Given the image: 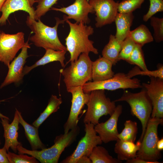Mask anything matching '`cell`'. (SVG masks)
Here are the masks:
<instances>
[{
  "instance_id": "obj_20",
  "label": "cell",
  "mask_w": 163,
  "mask_h": 163,
  "mask_svg": "<svg viewBox=\"0 0 163 163\" xmlns=\"http://www.w3.org/2000/svg\"><path fill=\"white\" fill-rule=\"evenodd\" d=\"M116 141L114 151L118 160L126 161L137 157V153L140 148V141L138 140L136 144L119 139Z\"/></svg>"
},
{
  "instance_id": "obj_12",
  "label": "cell",
  "mask_w": 163,
  "mask_h": 163,
  "mask_svg": "<svg viewBox=\"0 0 163 163\" xmlns=\"http://www.w3.org/2000/svg\"><path fill=\"white\" fill-rule=\"evenodd\" d=\"M96 15L95 26L100 28L112 24L118 12V2L114 0H89Z\"/></svg>"
},
{
  "instance_id": "obj_35",
  "label": "cell",
  "mask_w": 163,
  "mask_h": 163,
  "mask_svg": "<svg viewBox=\"0 0 163 163\" xmlns=\"http://www.w3.org/2000/svg\"><path fill=\"white\" fill-rule=\"evenodd\" d=\"M7 157L9 163H37L39 162L34 157L29 156L24 154L17 155L8 151Z\"/></svg>"
},
{
  "instance_id": "obj_25",
  "label": "cell",
  "mask_w": 163,
  "mask_h": 163,
  "mask_svg": "<svg viewBox=\"0 0 163 163\" xmlns=\"http://www.w3.org/2000/svg\"><path fill=\"white\" fill-rule=\"evenodd\" d=\"M128 36L137 45L142 47L145 44L154 40L153 37L148 28L142 24L130 31Z\"/></svg>"
},
{
  "instance_id": "obj_17",
  "label": "cell",
  "mask_w": 163,
  "mask_h": 163,
  "mask_svg": "<svg viewBox=\"0 0 163 163\" xmlns=\"http://www.w3.org/2000/svg\"><path fill=\"white\" fill-rule=\"evenodd\" d=\"M15 110L14 118L11 123H9V119L3 118L1 119L4 130L5 143L4 146L7 151L10 148L16 153L17 151V146L21 143L18 141V130L19 123L18 110L16 108Z\"/></svg>"
},
{
  "instance_id": "obj_2",
  "label": "cell",
  "mask_w": 163,
  "mask_h": 163,
  "mask_svg": "<svg viewBox=\"0 0 163 163\" xmlns=\"http://www.w3.org/2000/svg\"><path fill=\"white\" fill-rule=\"evenodd\" d=\"M55 19V25L50 27L44 24L40 19L37 21L27 16L26 24L34 33L30 37V40L36 46L43 48L45 50L51 49L67 51L66 46L60 41L57 33L59 25L64 24L65 21L58 18H56Z\"/></svg>"
},
{
  "instance_id": "obj_19",
  "label": "cell",
  "mask_w": 163,
  "mask_h": 163,
  "mask_svg": "<svg viewBox=\"0 0 163 163\" xmlns=\"http://www.w3.org/2000/svg\"><path fill=\"white\" fill-rule=\"evenodd\" d=\"M113 65L111 61L100 56L96 60L92 61L91 77L93 81H101L112 78L114 74L112 69Z\"/></svg>"
},
{
  "instance_id": "obj_22",
  "label": "cell",
  "mask_w": 163,
  "mask_h": 163,
  "mask_svg": "<svg viewBox=\"0 0 163 163\" xmlns=\"http://www.w3.org/2000/svg\"><path fill=\"white\" fill-rule=\"evenodd\" d=\"M134 18L133 13H117L114 21L116 27L115 36L118 39L123 41L128 36Z\"/></svg>"
},
{
  "instance_id": "obj_46",
  "label": "cell",
  "mask_w": 163,
  "mask_h": 163,
  "mask_svg": "<svg viewBox=\"0 0 163 163\" xmlns=\"http://www.w3.org/2000/svg\"><path fill=\"white\" fill-rule=\"evenodd\" d=\"M87 1H89V0H87Z\"/></svg>"
},
{
  "instance_id": "obj_32",
  "label": "cell",
  "mask_w": 163,
  "mask_h": 163,
  "mask_svg": "<svg viewBox=\"0 0 163 163\" xmlns=\"http://www.w3.org/2000/svg\"><path fill=\"white\" fill-rule=\"evenodd\" d=\"M59 0H36L38 5L35 10V19L37 21L50 10Z\"/></svg>"
},
{
  "instance_id": "obj_31",
  "label": "cell",
  "mask_w": 163,
  "mask_h": 163,
  "mask_svg": "<svg viewBox=\"0 0 163 163\" xmlns=\"http://www.w3.org/2000/svg\"><path fill=\"white\" fill-rule=\"evenodd\" d=\"M145 0H122L118 2V12L120 13H133L141 8Z\"/></svg>"
},
{
  "instance_id": "obj_8",
  "label": "cell",
  "mask_w": 163,
  "mask_h": 163,
  "mask_svg": "<svg viewBox=\"0 0 163 163\" xmlns=\"http://www.w3.org/2000/svg\"><path fill=\"white\" fill-rule=\"evenodd\" d=\"M142 88L140 80L136 78H130L123 72L114 74L112 78L102 81L88 82L82 87L84 92L86 93L97 90L114 91L119 89H135Z\"/></svg>"
},
{
  "instance_id": "obj_6",
  "label": "cell",
  "mask_w": 163,
  "mask_h": 163,
  "mask_svg": "<svg viewBox=\"0 0 163 163\" xmlns=\"http://www.w3.org/2000/svg\"><path fill=\"white\" fill-rule=\"evenodd\" d=\"M163 123V118L151 117L149 119L139 149L137 153V157L151 163H159L158 160L161 157V151L157 147L158 140V129Z\"/></svg>"
},
{
  "instance_id": "obj_39",
  "label": "cell",
  "mask_w": 163,
  "mask_h": 163,
  "mask_svg": "<svg viewBox=\"0 0 163 163\" xmlns=\"http://www.w3.org/2000/svg\"><path fill=\"white\" fill-rule=\"evenodd\" d=\"M77 163H92L89 157L83 156L79 158Z\"/></svg>"
},
{
  "instance_id": "obj_3",
  "label": "cell",
  "mask_w": 163,
  "mask_h": 163,
  "mask_svg": "<svg viewBox=\"0 0 163 163\" xmlns=\"http://www.w3.org/2000/svg\"><path fill=\"white\" fill-rule=\"evenodd\" d=\"M79 131L80 128L77 126L68 133L57 136L51 147L40 150L27 149L21 144L17 147L18 153L33 156L42 163H57L62 153L74 141Z\"/></svg>"
},
{
  "instance_id": "obj_42",
  "label": "cell",
  "mask_w": 163,
  "mask_h": 163,
  "mask_svg": "<svg viewBox=\"0 0 163 163\" xmlns=\"http://www.w3.org/2000/svg\"><path fill=\"white\" fill-rule=\"evenodd\" d=\"M6 0H0V12Z\"/></svg>"
},
{
  "instance_id": "obj_18",
  "label": "cell",
  "mask_w": 163,
  "mask_h": 163,
  "mask_svg": "<svg viewBox=\"0 0 163 163\" xmlns=\"http://www.w3.org/2000/svg\"><path fill=\"white\" fill-rule=\"evenodd\" d=\"M35 10L30 5L29 0H6L1 10L0 25H5L10 15L18 11L27 12L30 18L35 20Z\"/></svg>"
},
{
  "instance_id": "obj_15",
  "label": "cell",
  "mask_w": 163,
  "mask_h": 163,
  "mask_svg": "<svg viewBox=\"0 0 163 163\" xmlns=\"http://www.w3.org/2000/svg\"><path fill=\"white\" fill-rule=\"evenodd\" d=\"M123 109L122 105H118L107 120L94 125V129L103 142L106 143L118 139L117 123Z\"/></svg>"
},
{
  "instance_id": "obj_43",
  "label": "cell",
  "mask_w": 163,
  "mask_h": 163,
  "mask_svg": "<svg viewBox=\"0 0 163 163\" xmlns=\"http://www.w3.org/2000/svg\"><path fill=\"white\" fill-rule=\"evenodd\" d=\"M29 1L30 5L32 7L34 4L37 2L36 0H29Z\"/></svg>"
},
{
  "instance_id": "obj_5",
  "label": "cell",
  "mask_w": 163,
  "mask_h": 163,
  "mask_svg": "<svg viewBox=\"0 0 163 163\" xmlns=\"http://www.w3.org/2000/svg\"><path fill=\"white\" fill-rule=\"evenodd\" d=\"M140 91L132 93L124 90L121 97L114 101L115 102L124 101L127 103L131 108V113L141 122L142 132L139 141L141 142L145 131L148 122L151 117L152 106L146 90L142 88Z\"/></svg>"
},
{
  "instance_id": "obj_27",
  "label": "cell",
  "mask_w": 163,
  "mask_h": 163,
  "mask_svg": "<svg viewBox=\"0 0 163 163\" xmlns=\"http://www.w3.org/2000/svg\"><path fill=\"white\" fill-rule=\"evenodd\" d=\"M92 163H120L122 161L113 158L104 147L96 146L89 156Z\"/></svg>"
},
{
  "instance_id": "obj_36",
  "label": "cell",
  "mask_w": 163,
  "mask_h": 163,
  "mask_svg": "<svg viewBox=\"0 0 163 163\" xmlns=\"http://www.w3.org/2000/svg\"><path fill=\"white\" fill-rule=\"evenodd\" d=\"M150 5L147 13L144 15L143 20L146 22L153 15L158 12L163 11V0H149Z\"/></svg>"
},
{
  "instance_id": "obj_21",
  "label": "cell",
  "mask_w": 163,
  "mask_h": 163,
  "mask_svg": "<svg viewBox=\"0 0 163 163\" xmlns=\"http://www.w3.org/2000/svg\"><path fill=\"white\" fill-rule=\"evenodd\" d=\"M45 50L46 52L43 56L34 64L30 66H26L24 67L23 70L24 76L37 67L44 65L54 61L59 62L62 66L64 67L65 56L66 51H58L51 49H47Z\"/></svg>"
},
{
  "instance_id": "obj_10",
  "label": "cell",
  "mask_w": 163,
  "mask_h": 163,
  "mask_svg": "<svg viewBox=\"0 0 163 163\" xmlns=\"http://www.w3.org/2000/svg\"><path fill=\"white\" fill-rule=\"evenodd\" d=\"M26 43L23 32L9 34L2 32L0 34V62L8 67L18 52Z\"/></svg>"
},
{
  "instance_id": "obj_44",
  "label": "cell",
  "mask_w": 163,
  "mask_h": 163,
  "mask_svg": "<svg viewBox=\"0 0 163 163\" xmlns=\"http://www.w3.org/2000/svg\"><path fill=\"white\" fill-rule=\"evenodd\" d=\"M1 32H2V31H1V30H0V33H1Z\"/></svg>"
},
{
  "instance_id": "obj_45",
  "label": "cell",
  "mask_w": 163,
  "mask_h": 163,
  "mask_svg": "<svg viewBox=\"0 0 163 163\" xmlns=\"http://www.w3.org/2000/svg\"><path fill=\"white\" fill-rule=\"evenodd\" d=\"M1 141H0V145L1 144Z\"/></svg>"
},
{
  "instance_id": "obj_4",
  "label": "cell",
  "mask_w": 163,
  "mask_h": 163,
  "mask_svg": "<svg viewBox=\"0 0 163 163\" xmlns=\"http://www.w3.org/2000/svg\"><path fill=\"white\" fill-rule=\"evenodd\" d=\"M92 62L89 54L83 53L76 60L71 63L69 66L60 70L68 92L75 88L82 87L85 83L92 80Z\"/></svg>"
},
{
  "instance_id": "obj_23",
  "label": "cell",
  "mask_w": 163,
  "mask_h": 163,
  "mask_svg": "<svg viewBox=\"0 0 163 163\" xmlns=\"http://www.w3.org/2000/svg\"><path fill=\"white\" fill-rule=\"evenodd\" d=\"M19 120L24 129L25 136L30 143L32 150H41L46 148L41 141L38 134V128L27 123L18 111Z\"/></svg>"
},
{
  "instance_id": "obj_28",
  "label": "cell",
  "mask_w": 163,
  "mask_h": 163,
  "mask_svg": "<svg viewBox=\"0 0 163 163\" xmlns=\"http://www.w3.org/2000/svg\"><path fill=\"white\" fill-rule=\"evenodd\" d=\"M124 125V128L118 135V139L135 142L138 131L137 123L128 120L125 121Z\"/></svg>"
},
{
  "instance_id": "obj_26",
  "label": "cell",
  "mask_w": 163,
  "mask_h": 163,
  "mask_svg": "<svg viewBox=\"0 0 163 163\" xmlns=\"http://www.w3.org/2000/svg\"><path fill=\"white\" fill-rule=\"evenodd\" d=\"M62 102L61 97H58L55 95H52L46 107L39 117L33 122V125L38 128L51 114L58 110Z\"/></svg>"
},
{
  "instance_id": "obj_33",
  "label": "cell",
  "mask_w": 163,
  "mask_h": 163,
  "mask_svg": "<svg viewBox=\"0 0 163 163\" xmlns=\"http://www.w3.org/2000/svg\"><path fill=\"white\" fill-rule=\"evenodd\" d=\"M149 19L153 29V39L156 42L160 43L163 40V18L153 16Z\"/></svg>"
},
{
  "instance_id": "obj_29",
  "label": "cell",
  "mask_w": 163,
  "mask_h": 163,
  "mask_svg": "<svg viewBox=\"0 0 163 163\" xmlns=\"http://www.w3.org/2000/svg\"><path fill=\"white\" fill-rule=\"evenodd\" d=\"M142 46L136 44L128 62L135 65L142 70H148L145 64Z\"/></svg>"
},
{
  "instance_id": "obj_38",
  "label": "cell",
  "mask_w": 163,
  "mask_h": 163,
  "mask_svg": "<svg viewBox=\"0 0 163 163\" xmlns=\"http://www.w3.org/2000/svg\"><path fill=\"white\" fill-rule=\"evenodd\" d=\"M126 163H151L150 162L141 159L138 157L127 160Z\"/></svg>"
},
{
  "instance_id": "obj_34",
  "label": "cell",
  "mask_w": 163,
  "mask_h": 163,
  "mask_svg": "<svg viewBox=\"0 0 163 163\" xmlns=\"http://www.w3.org/2000/svg\"><path fill=\"white\" fill-rule=\"evenodd\" d=\"M135 45V43L128 36L123 41L122 46L118 56L119 61L123 60L128 63Z\"/></svg>"
},
{
  "instance_id": "obj_13",
  "label": "cell",
  "mask_w": 163,
  "mask_h": 163,
  "mask_svg": "<svg viewBox=\"0 0 163 163\" xmlns=\"http://www.w3.org/2000/svg\"><path fill=\"white\" fill-rule=\"evenodd\" d=\"M51 10L66 14L63 17L65 21L72 19L76 23L82 22L85 24H89L91 21L88 16L89 14L95 13L93 7L87 0H75L73 3L67 7L59 8L52 7Z\"/></svg>"
},
{
  "instance_id": "obj_11",
  "label": "cell",
  "mask_w": 163,
  "mask_h": 163,
  "mask_svg": "<svg viewBox=\"0 0 163 163\" xmlns=\"http://www.w3.org/2000/svg\"><path fill=\"white\" fill-rule=\"evenodd\" d=\"M68 92L72 95V104L69 116L64 125L65 134L78 126V116L89 97V93L84 92L81 87L73 88Z\"/></svg>"
},
{
  "instance_id": "obj_14",
  "label": "cell",
  "mask_w": 163,
  "mask_h": 163,
  "mask_svg": "<svg viewBox=\"0 0 163 163\" xmlns=\"http://www.w3.org/2000/svg\"><path fill=\"white\" fill-rule=\"evenodd\" d=\"M148 83H143L152 106L151 117L163 118V79L150 77Z\"/></svg>"
},
{
  "instance_id": "obj_7",
  "label": "cell",
  "mask_w": 163,
  "mask_h": 163,
  "mask_svg": "<svg viewBox=\"0 0 163 163\" xmlns=\"http://www.w3.org/2000/svg\"><path fill=\"white\" fill-rule=\"evenodd\" d=\"M115 102L107 97L104 90L91 91L86 104L87 109L83 119L84 123L95 125L99 123V120L102 116L108 115L110 116L116 107Z\"/></svg>"
},
{
  "instance_id": "obj_37",
  "label": "cell",
  "mask_w": 163,
  "mask_h": 163,
  "mask_svg": "<svg viewBox=\"0 0 163 163\" xmlns=\"http://www.w3.org/2000/svg\"><path fill=\"white\" fill-rule=\"evenodd\" d=\"M7 150L5 146L0 149V163H9L7 157Z\"/></svg>"
},
{
  "instance_id": "obj_24",
  "label": "cell",
  "mask_w": 163,
  "mask_h": 163,
  "mask_svg": "<svg viewBox=\"0 0 163 163\" xmlns=\"http://www.w3.org/2000/svg\"><path fill=\"white\" fill-rule=\"evenodd\" d=\"M123 41L118 39L115 35L111 34L108 43L102 51V56L111 61L113 65H116L119 61L118 56Z\"/></svg>"
},
{
  "instance_id": "obj_41",
  "label": "cell",
  "mask_w": 163,
  "mask_h": 163,
  "mask_svg": "<svg viewBox=\"0 0 163 163\" xmlns=\"http://www.w3.org/2000/svg\"><path fill=\"white\" fill-rule=\"evenodd\" d=\"M7 99H5L2 100H0V103L2 102H3L6 100ZM0 118L1 119L3 118H7L9 119L8 117L2 114L0 112Z\"/></svg>"
},
{
  "instance_id": "obj_40",
  "label": "cell",
  "mask_w": 163,
  "mask_h": 163,
  "mask_svg": "<svg viewBox=\"0 0 163 163\" xmlns=\"http://www.w3.org/2000/svg\"><path fill=\"white\" fill-rule=\"evenodd\" d=\"M157 147L158 149L161 151L163 150V138L162 137L159 139L157 143Z\"/></svg>"
},
{
  "instance_id": "obj_1",
  "label": "cell",
  "mask_w": 163,
  "mask_h": 163,
  "mask_svg": "<svg viewBox=\"0 0 163 163\" xmlns=\"http://www.w3.org/2000/svg\"><path fill=\"white\" fill-rule=\"evenodd\" d=\"M69 25L70 30L65 39L67 51L70 55L68 62L76 60L80 55L83 53L92 52L98 53V50L94 46V42L90 40L89 36L94 33V29L82 22L72 23L69 20L65 21Z\"/></svg>"
},
{
  "instance_id": "obj_9",
  "label": "cell",
  "mask_w": 163,
  "mask_h": 163,
  "mask_svg": "<svg viewBox=\"0 0 163 163\" xmlns=\"http://www.w3.org/2000/svg\"><path fill=\"white\" fill-rule=\"evenodd\" d=\"M92 123H85V134L79 142L76 148L69 156L61 163H77L80 158L83 156L89 157L93 149L103 142Z\"/></svg>"
},
{
  "instance_id": "obj_30",
  "label": "cell",
  "mask_w": 163,
  "mask_h": 163,
  "mask_svg": "<svg viewBox=\"0 0 163 163\" xmlns=\"http://www.w3.org/2000/svg\"><path fill=\"white\" fill-rule=\"evenodd\" d=\"M127 75L130 78L137 75H147L150 77L158 78L163 79V66L160 65L157 69L150 71L148 69L143 71L140 69L137 66L135 67L130 70Z\"/></svg>"
},
{
  "instance_id": "obj_16",
  "label": "cell",
  "mask_w": 163,
  "mask_h": 163,
  "mask_svg": "<svg viewBox=\"0 0 163 163\" xmlns=\"http://www.w3.org/2000/svg\"><path fill=\"white\" fill-rule=\"evenodd\" d=\"M28 41L26 42L25 45L21 49L20 53L10 63L7 75L0 86V88L12 83L16 84L20 82L24 76L23 70L26 62L27 59L29 56L27 50L30 48Z\"/></svg>"
}]
</instances>
